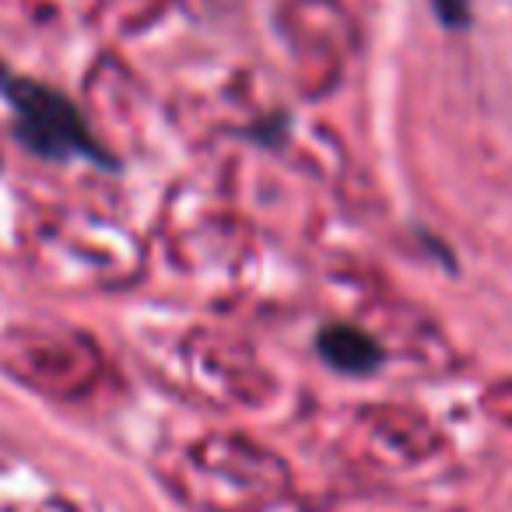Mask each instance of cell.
Returning a JSON list of instances; mask_svg holds the SVG:
<instances>
[{
  "label": "cell",
  "instance_id": "6da1fadb",
  "mask_svg": "<svg viewBox=\"0 0 512 512\" xmlns=\"http://www.w3.org/2000/svg\"><path fill=\"white\" fill-rule=\"evenodd\" d=\"M8 99L18 113V134L32 151L50 158L99 151L81 113L53 88L36 81H8Z\"/></svg>",
  "mask_w": 512,
  "mask_h": 512
},
{
  "label": "cell",
  "instance_id": "7a4b0ae2",
  "mask_svg": "<svg viewBox=\"0 0 512 512\" xmlns=\"http://www.w3.org/2000/svg\"><path fill=\"white\" fill-rule=\"evenodd\" d=\"M320 351L341 372H369L379 365V348L358 327H330L320 337Z\"/></svg>",
  "mask_w": 512,
  "mask_h": 512
},
{
  "label": "cell",
  "instance_id": "3957f363",
  "mask_svg": "<svg viewBox=\"0 0 512 512\" xmlns=\"http://www.w3.org/2000/svg\"><path fill=\"white\" fill-rule=\"evenodd\" d=\"M435 15L449 25V29H460L467 25V0H432Z\"/></svg>",
  "mask_w": 512,
  "mask_h": 512
}]
</instances>
